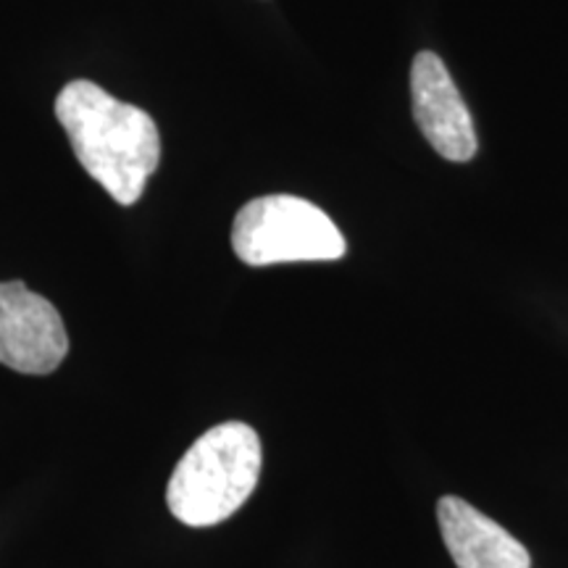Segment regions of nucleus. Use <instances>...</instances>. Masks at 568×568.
Segmentation results:
<instances>
[{
    "mask_svg": "<svg viewBox=\"0 0 568 568\" xmlns=\"http://www.w3.org/2000/svg\"><path fill=\"white\" fill-rule=\"evenodd\" d=\"M232 247L247 266L337 261L347 243L318 205L295 195L255 197L237 211Z\"/></svg>",
    "mask_w": 568,
    "mask_h": 568,
    "instance_id": "nucleus-3",
    "label": "nucleus"
},
{
    "mask_svg": "<svg viewBox=\"0 0 568 568\" xmlns=\"http://www.w3.org/2000/svg\"><path fill=\"white\" fill-rule=\"evenodd\" d=\"M261 439L253 426H213L184 453L169 479L166 503L187 527H213L237 514L261 477Z\"/></svg>",
    "mask_w": 568,
    "mask_h": 568,
    "instance_id": "nucleus-2",
    "label": "nucleus"
},
{
    "mask_svg": "<svg viewBox=\"0 0 568 568\" xmlns=\"http://www.w3.org/2000/svg\"><path fill=\"white\" fill-rule=\"evenodd\" d=\"M410 103L416 126L443 159L466 163L477 155L479 140L471 113L437 53H416L410 67Z\"/></svg>",
    "mask_w": 568,
    "mask_h": 568,
    "instance_id": "nucleus-5",
    "label": "nucleus"
},
{
    "mask_svg": "<svg viewBox=\"0 0 568 568\" xmlns=\"http://www.w3.org/2000/svg\"><path fill=\"white\" fill-rule=\"evenodd\" d=\"M437 521L458 568H531L529 550L460 497L437 503Z\"/></svg>",
    "mask_w": 568,
    "mask_h": 568,
    "instance_id": "nucleus-6",
    "label": "nucleus"
},
{
    "mask_svg": "<svg viewBox=\"0 0 568 568\" xmlns=\"http://www.w3.org/2000/svg\"><path fill=\"white\" fill-rule=\"evenodd\" d=\"M55 116L84 172L119 205L138 203L161 161L153 119L88 80L69 82L59 92Z\"/></svg>",
    "mask_w": 568,
    "mask_h": 568,
    "instance_id": "nucleus-1",
    "label": "nucleus"
},
{
    "mask_svg": "<svg viewBox=\"0 0 568 568\" xmlns=\"http://www.w3.org/2000/svg\"><path fill=\"white\" fill-rule=\"evenodd\" d=\"M69 353L61 314L21 282L0 284V364L19 374H51Z\"/></svg>",
    "mask_w": 568,
    "mask_h": 568,
    "instance_id": "nucleus-4",
    "label": "nucleus"
}]
</instances>
